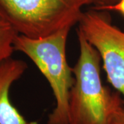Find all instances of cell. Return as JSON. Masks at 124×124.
I'll list each match as a JSON object with an SVG mask.
<instances>
[{
  "instance_id": "6da1fadb",
  "label": "cell",
  "mask_w": 124,
  "mask_h": 124,
  "mask_svg": "<svg viewBox=\"0 0 124 124\" xmlns=\"http://www.w3.org/2000/svg\"><path fill=\"white\" fill-rule=\"evenodd\" d=\"M77 36L80 54L72 68L75 83L69 96V124H110L123 101L119 93L103 85L99 52L79 31Z\"/></svg>"
},
{
  "instance_id": "7a4b0ae2",
  "label": "cell",
  "mask_w": 124,
  "mask_h": 124,
  "mask_svg": "<svg viewBox=\"0 0 124 124\" xmlns=\"http://www.w3.org/2000/svg\"><path fill=\"white\" fill-rule=\"evenodd\" d=\"M70 28H65L38 39L19 34L14 41L15 50L31 59L53 90L56 105L49 115L47 124H69V96L75 83L72 68L68 63L66 53Z\"/></svg>"
},
{
  "instance_id": "3957f363",
  "label": "cell",
  "mask_w": 124,
  "mask_h": 124,
  "mask_svg": "<svg viewBox=\"0 0 124 124\" xmlns=\"http://www.w3.org/2000/svg\"><path fill=\"white\" fill-rule=\"evenodd\" d=\"M90 4L94 0H0V13L19 35L38 39L72 28Z\"/></svg>"
},
{
  "instance_id": "277c9868",
  "label": "cell",
  "mask_w": 124,
  "mask_h": 124,
  "mask_svg": "<svg viewBox=\"0 0 124 124\" xmlns=\"http://www.w3.org/2000/svg\"><path fill=\"white\" fill-rule=\"evenodd\" d=\"M77 31L99 52L109 83L124 101V32L114 26L106 11L84 12Z\"/></svg>"
},
{
  "instance_id": "5b68a950",
  "label": "cell",
  "mask_w": 124,
  "mask_h": 124,
  "mask_svg": "<svg viewBox=\"0 0 124 124\" xmlns=\"http://www.w3.org/2000/svg\"><path fill=\"white\" fill-rule=\"evenodd\" d=\"M28 68L22 60L10 58L0 63V124H28L9 99L11 85Z\"/></svg>"
},
{
  "instance_id": "8992f818",
  "label": "cell",
  "mask_w": 124,
  "mask_h": 124,
  "mask_svg": "<svg viewBox=\"0 0 124 124\" xmlns=\"http://www.w3.org/2000/svg\"><path fill=\"white\" fill-rule=\"evenodd\" d=\"M19 35L0 13V63L11 58L15 50L14 41Z\"/></svg>"
},
{
  "instance_id": "52a82bcc",
  "label": "cell",
  "mask_w": 124,
  "mask_h": 124,
  "mask_svg": "<svg viewBox=\"0 0 124 124\" xmlns=\"http://www.w3.org/2000/svg\"><path fill=\"white\" fill-rule=\"evenodd\" d=\"M110 124H124V107L123 103L115 110L111 117Z\"/></svg>"
},
{
  "instance_id": "ba28073f",
  "label": "cell",
  "mask_w": 124,
  "mask_h": 124,
  "mask_svg": "<svg viewBox=\"0 0 124 124\" xmlns=\"http://www.w3.org/2000/svg\"><path fill=\"white\" fill-rule=\"evenodd\" d=\"M94 9L98 10H103V11H116L124 16V0H119L116 4L112 5V6L103 7L101 8Z\"/></svg>"
},
{
  "instance_id": "9c48e42d",
  "label": "cell",
  "mask_w": 124,
  "mask_h": 124,
  "mask_svg": "<svg viewBox=\"0 0 124 124\" xmlns=\"http://www.w3.org/2000/svg\"><path fill=\"white\" fill-rule=\"evenodd\" d=\"M119 0H94V8H101L116 4Z\"/></svg>"
},
{
  "instance_id": "30bf717a",
  "label": "cell",
  "mask_w": 124,
  "mask_h": 124,
  "mask_svg": "<svg viewBox=\"0 0 124 124\" xmlns=\"http://www.w3.org/2000/svg\"><path fill=\"white\" fill-rule=\"evenodd\" d=\"M28 124H37L36 123H33V122H31V123H28Z\"/></svg>"
}]
</instances>
